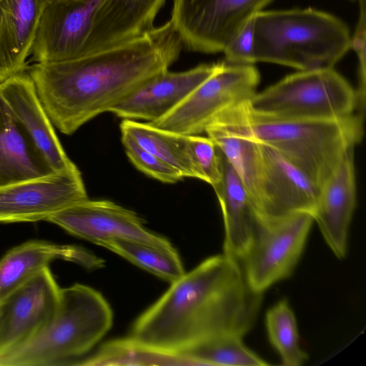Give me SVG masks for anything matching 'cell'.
Here are the masks:
<instances>
[{
    "mask_svg": "<svg viewBox=\"0 0 366 366\" xmlns=\"http://www.w3.org/2000/svg\"><path fill=\"white\" fill-rule=\"evenodd\" d=\"M182 40L172 21L76 59L35 63L29 71L52 124L71 135L110 110L178 59Z\"/></svg>",
    "mask_w": 366,
    "mask_h": 366,
    "instance_id": "1",
    "label": "cell"
},
{
    "mask_svg": "<svg viewBox=\"0 0 366 366\" xmlns=\"http://www.w3.org/2000/svg\"><path fill=\"white\" fill-rule=\"evenodd\" d=\"M262 300L263 293L249 286L239 261L224 253L214 255L171 283L136 320L129 337L181 355L219 336L245 335Z\"/></svg>",
    "mask_w": 366,
    "mask_h": 366,
    "instance_id": "2",
    "label": "cell"
},
{
    "mask_svg": "<svg viewBox=\"0 0 366 366\" xmlns=\"http://www.w3.org/2000/svg\"><path fill=\"white\" fill-rule=\"evenodd\" d=\"M166 0H53L40 19L29 61L81 57L154 27Z\"/></svg>",
    "mask_w": 366,
    "mask_h": 366,
    "instance_id": "3",
    "label": "cell"
},
{
    "mask_svg": "<svg viewBox=\"0 0 366 366\" xmlns=\"http://www.w3.org/2000/svg\"><path fill=\"white\" fill-rule=\"evenodd\" d=\"M340 19L317 9L260 11L254 16V60L299 71L333 67L350 49Z\"/></svg>",
    "mask_w": 366,
    "mask_h": 366,
    "instance_id": "4",
    "label": "cell"
},
{
    "mask_svg": "<svg viewBox=\"0 0 366 366\" xmlns=\"http://www.w3.org/2000/svg\"><path fill=\"white\" fill-rule=\"evenodd\" d=\"M112 322V310L98 291L78 283L61 288L50 322L29 342L0 357V366L77 365Z\"/></svg>",
    "mask_w": 366,
    "mask_h": 366,
    "instance_id": "5",
    "label": "cell"
},
{
    "mask_svg": "<svg viewBox=\"0 0 366 366\" xmlns=\"http://www.w3.org/2000/svg\"><path fill=\"white\" fill-rule=\"evenodd\" d=\"M249 119L258 142L278 151L320 189L363 134L360 115L335 120L289 119L257 114L249 108Z\"/></svg>",
    "mask_w": 366,
    "mask_h": 366,
    "instance_id": "6",
    "label": "cell"
},
{
    "mask_svg": "<svg viewBox=\"0 0 366 366\" xmlns=\"http://www.w3.org/2000/svg\"><path fill=\"white\" fill-rule=\"evenodd\" d=\"M257 114L289 119L335 120L361 115L357 90L333 67L288 75L248 102Z\"/></svg>",
    "mask_w": 366,
    "mask_h": 366,
    "instance_id": "7",
    "label": "cell"
},
{
    "mask_svg": "<svg viewBox=\"0 0 366 366\" xmlns=\"http://www.w3.org/2000/svg\"><path fill=\"white\" fill-rule=\"evenodd\" d=\"M259 79V71L253 64L222 61L214 74L174 109L149 124L172 133L200 135L219 115L249 102L257 93Z\"/></svg>",
    "mask_w": 366,
    "mask_h": 366,
    "instance_id": "8",
    "label": "cell"
},
{
    "mask_svg": "<svg viewBox=\"0 0 366 366\" xmlns=\"http://www.w3.org/2000/svg\"><path fill=\"white\" fill-rule=\"evenodd\" d=\"M313 216L297 212L280 216L260 214L250 246L240 262L246 280L263 293L287 278L303 252Z\"/></svg>",
    "mask_w": 366,
    "mask_h": 366,
    "instance_id": "9",
    "label": "cell"
},
{
    "mask_svg": "<svg viewBox=\"0 0 366 366\" xmlns=\"http://www.w3.org/2000/svg\"><path fill=\"white\" fill-rule=\"evenodd\" d=\"M273 0H173L171 19L182 44L223 52L241 29Z\"/></svg>",
    "mask_w": 366,
    "mask_h": 366,
    "instance_id": "10",
    "label": "cell"
},
{
    "mask_svg": "<svg viewBox=\"0 0 366 366\" xmlns=\"http://www.w3.org/2000/svg\"><path fill=\"white\" fill-rule=\"evenodd\" d=\"M46 221L102 247L114 240H129L175 249L167 239L147 229L136 212L109 200L88 198L56 212Z\"/></svg>",
    "mask_w": 366,
    "mask_h": 366,
    "instance_id": "11",
    "label": "cell"
},
{
    "mask_svg": "<svg viewBox=\"0 0 366 366\" xmlns=\"http://www.w3.org/2000/svg\"><path fill=\"white\" fill-rule=\"evenodd\" d=\"M77 167L0 188V223L46 220L88 199Z\"/></svg>",
    "mask_w": 366,
    "mask_h": 366,
    "instance_id": "12",
    "label": "cell"
},
{
    "mask_svg": "<svg viewBox=\"0 0 366 366\" xmlns=\"http://www.w3.org/2000/svg\"><path fill=\"white\" fill-rule=\"evenodd\" d=\"M60 291L47 267L0 300V357L47 326L56 311Z\"/></svg>",
    "mask_w": 366,
    "mask_h": 366,
    "instance_id": "13",
    "label": "cell"
},
{
    "mask_svg": "<svg viewBox=\"0 0 366 366\" xmlns=\"http://www.w3.org/2000/svg\"><path fill=\"white\" fill-rule=\"evenodd\" d=\"M262 157L258 209L280 216L297 212L314 215L320 189L273 147L258 142Z\"/></svg>",
    "mask_w": 366,
    "mask_h": 366,
    "instance_id": "14",
    "label": "cell"
},
{
    "mask_svg": "<svg viewBox=\"0 0 366 366\" xmlns=\"http://www.w3.org/2000/svg\"><path fill=\"white\" fill-rule=\"evenodd\" d=\"M222 61L178 72L160 73L140 85L109 112L123 119L154 122L174 109L214 74Z\"/></svg>",
    "mask_w": 366,
    "mask_h": 366,
    "instance_id": "15",
    "label": "cell"
},
{
    "mask_svg": "<svg viewBox=\"0 0 366 366\" xmlns=\"http://www.w3.org/2000/svg\"><path fill=\"white\" fill-rule=\"evenodd\" d=\"M0 95L53 172L76 167L62 147L29 74L0 83Z\"/></svg>",
    "mask_w": 366,
    "mask_h": 366,
    "instance_id": "16",
    "label": "cell"
},
{
    "mask_svg": "<svg viewBox=\"0 0 366 366\" xmlns=\"http://www.w3.org/2000/svg\"><path fill=\"white\" fill-rule=\"evenodd\" d=\"M205 133L234 169L258 208L262 157L250 129L248 102L219 115Z\"/></svg>",
    "mask_w": 366,
    "mask_h": 366,
    "instance_id": "17",
    "label": "cell"
},
{
    "mask_svg": "<svg viewBox=\"0 0 366 366\" xmlns=\"http://www.w3.org/2000/svg\"><path fill=\"white\" fill-rule=\"evenodd\" d=\"M355 147L345 154L340 165L322 186L314 221L326 243L340 258L347 253L348 232L356 204Z\"/></svg>",
    "mask_w": 366,
    "mask_h": 366,
    "instance_id": "18",
    "label": "cell"
},
{
    "mask_svg": "<svg viewBox=\"0 0 366 366\" xmlns=\"http://www.w3.org/2000/svg\"><path fill=\"white\" fill-rule=\"evenodd\" d=\"M53 0H0V83L24 71L40 19Z\"/></svg>",
    "mask_w": 366,
    "mask_h": 366,
    "instance_id": "19",
    "label": "cell"
},
{
    "mask_svg": "<svg viewBox=\"0 0 366 366\" xmlns=\"http://www.w3.org/2000/svg\"><path fill=\"white\" fill-rule=\"evenodd\" d=\"M219 153L222 177L212 187L224 222L223 253L240 262L250 246L261 213L234 169Z\"/></svg>",
    "mask_w": 366,
    "mask_h": 366,
    "instance_id": "20",
    "label": "cell"
},
{
    "mask_svg": "<svg viewBox=\"0 0 366 366\" xmlns=\"http://www.w3.org/2000/svg\"><path fill=\"white\" fill-rule=\"evenodd\" d=\"M59 259L89 269L103 264L101 259L79 247L45 241L26 242L11 249L0 259V300Z\"/></svg>",
    "mask_w": 366,
    "mask_h": 366,
    "instance_id": "21",
    "label": "cell"
},
{
    "mask_svg": "<svg viewBox=\"0 0 366 366\" xmlns=\"http://www.w3.org/2000/svg\"><path fill=\"white\" fill-rule=\"evenodd\" d=\"M52 172L0 95V188Z\"/></svg>",
    "mask_w": 366,
    "mask_h": 366,
    "instance_id": "22",
    "label": "cell"
},
{
    "mask_svg": "<svg viewBox=\"0 0 366 366\" xmlns=\"http://www.w3.org/2000/svg\"><path fill=\"white\" fill-rule=\"evenodd\" d=\"M78 365H197L178 354L164 352L129 337L111 340Z\"/></svg>",
    "mask_w": 366,
    "mask_h": 366,
    "instance_id": "23",
    "label": "cell"
},
{
    "mask_svg": "<svg viewBox=\"0 0 366 366\" xmlns=\"http://www.w3.org/2000/svg\"><path fill=\"white\" fill-rule=\"evenodd\" d=\"M103 247L170 284L185 273L176 249L167 250L129 240H114Z\"/></svg>",
    "mask_w": 366,
    "mask_h": 366,
    "instance_id": "24",
    "label": "cell"
},
{
    "mask_svg": "<svg viewBox=\"0 0 366 366\" xmlns=\"http://www.w3.org/2000/svg\"><path fill=\"white\" fill-rule=\"evenodd\" d=\"M270 343L285 366H301L308 359L302 349L295 313L286 300L270 307L265 316Z\"/></svg>",
    "mask_w": 366,
    "mask_h": 366,
    "instance_id": "25",
    "label": "cell"
},
{
    "mask_svg": "<svg viewBox=\"0 0 366 366\" xmlns=\"http://www.w3.org/2000/svg\"><path fill=\"white\" fill-rule=\"evenodd\" d=\"M181 355L192 360L197 365H268V362L244 344L242 337L233 335L211 339Z\"/></svg>",
    "mask_w": 366,
    "mask_h": 366,
    "instance_id": "26",
    "label": "cell"
},
{
    "mask_svg": "<svg viewBox=\"0 0 366 366\" xmlns=\"http://www.w3.org/2000/svg\"><path fill=\"white\" fill-rule=\"evenodd\" d=\"M165 132L188 163L194 178L212 187L219 182L222 177L220 153L209 137Z\"/></svg>",
    "mask_w": 366,
    "mask_h": 366,
    "instance_id": "27",
    "label": "cell"
},
{
    "mask_svg": "<svg viewBox=\"0 0 366 366\" xmlns=\"http://www.w3.org/2000/svg\"><path fill=\"white\" fill-rule=\"evenodd\" d=\"M120 130L122 134L130 136L142 148L177 169L183 178H194L188 163L169 139L165 131L148 122L131 119H123L120 124Z\"/></svg>",
    "mask_w": 366,
    "mask_h": 366,
    "instance_id": "28",
    "label": "cell"
},
{
    "mask_svg": "<svg viewBox=\"0 0 366 366\" xmlns=\"http://www.w3.org/2000/svg\"><path fill=\"white\" fill-rule=\"evenodd\" d=\"M122 142L131 162L145 174L167 184H174L183 179L177 169L142 148L130 136L122 134Z\"/></svg>",
    "mask_w": 366,
    "mask_h": 366,
    "instance_id": "29",
    "label": "cell"
},
{
    "mask_svg": "<svg viewBox=\"0 0 366 366\" xmlns=\"http://www.w3.org/2000/svg\"><path fill=\"white\" fill-rule=\"evenodd\" d=\"M225 61L234 64H253L254 17L238 32L223 51Z\"/></svg>",
    "mask_w": 366,
    "mask_h": 366,
    "instance_id": "30",
    "label": "cell"
},
{
    "mask_svg": "<svg viewBox=\"0 0 366 366\" xmlns=\"http://www.w3.org/2000/svg\"><path fill=\"white\" fill-rule=\"evenodd\" d=\"M357 53L359 61V86L357 89L360 108L364 109L365 99V0H360V15L350 49Z\"/></svg>",
    "mask_w": 366,
    "mask_h": 366,
    "instance_id": "31",
    "label": "cell"
}]
</instances>
